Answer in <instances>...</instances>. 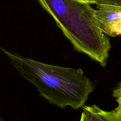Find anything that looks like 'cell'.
Wrapping results in <instances>:
<instances>
[{
  "label": "cell",
  "mask_w": 121,
  "mask_h": 121,
  "mask_svg": "<svg viewBox=\"0 0 121 121\" xmlns=\"http://www.w3.org/2000/svg\"><path fill=\"white\" fill-rule=\"evenodd\" d=\"M113 96L116 99L117 102L121 101V82L118 85V87L113 91Z\"/></svg>",
  "instance_id": "7"
},
{
  "label": "cell",
  "mask_w": 121,
  "mask_h": 121,
  "mask_svg": "<svg viewBox=\"0 0 121 121\" xmlns=\"http://www.w3.org/2000/svg\"><path fill=\"white\" fill-rule=\"evenodd\" d=\"M80 121H82V120H81V119H80Z\"/></svg>",
  "instance_id": "10"
},
{
  "label": "cell",
  "mask_w": 121,
  "mask_h": 121,
  "mask_svg": "<svg viewBox=\"0 0 121 121\" xmlns=\"http://www.w3.org/2000/svg\"><path fill=\"white\" fill-rule=\"evenodd\" d=\"M79 1H82V2H86V3H88L89 4H95L96 2L95 0H79Z\"/></svg>",
  "instance_id": "8"
},
{
  "label": "cell",
  "mask_w": 121,
  "mask_h": 121,
  "mask_svg": "<svg viewBox=\"0 0 121 121\" xmlns=\"http://www.w3.org/2000/svg\"><path fill=\"white\" fill-rule=\"evenodd\" d=\"M118 106L112 112L116 121H121V101L118 102Z\"/></svg>",
  "instance_id": "5"
},
{
  "label": "cell",
  "mask_w": 121,
  "mask_h": 121,
  "mask_svg": "<svg viewBox=\"0 0 121 121\" xmlns=\"http://www.w3.org/2000/svg\"><path fill=\"white\" fill-rule=\"evenodd\" d=\"M95 17L100 29L112 37L121 35V5L97 4Z\"/></svg>",
  "instance_id": "3"
},
{
  "label": "cell",
  "mask_w": 121,
  "mask_h": 121,
  "mask_svg": "<svg viewBox=\"0 0 121 121\" xmlns=\"http://www.w3.org/2000/svg\"><path fill=\"white\" fill-rule=\"evenodd\" d=\"M0 121H4V120L2 119H1V118H0Z\"/></svg>",
  "instance_id": "9"
},
{
  "label": "cell",
  "mask_w": 121,
  "mask_h": 121,
  "mask_svg": "<svg viewBox=\"0 0 121 121\" xmlns=\"http://www.w3.org/2000/svg\"><path fill=\"white\" fill-rule=\"evenodd\" d=\"M1 49L20 74L34 85L50 104L78 109L83 107L94 91L93 84L80 69L45 64Z\"/></svg>",
  "instance_id": "1"
},
{
  "label": "cell",
  "mask_w": 121,
  "mask_h": 121,
  "mask_svg": "<svg viewBox=\"0 0 121 121\" xmlns=\"http://www.w3.org/2000/svg\"><path fill=\"white\" fill-rule=\"evenodd\" d=\"M83 108L80 118L82 121H117L112 111H104L96 105Z\"/></svg>",
  "instance_id": "4"
},
{
  "label": "cell",
  "mask_w": 121,
  "mask_h": 121,
  "mask_svg": "<svg viewBox=\"0 0 121 121\" xmlns=\"http://www.w3.org/2000/svg\"><path fill=\"white\" fill-rule=\"evenodd\" d=\"M96 4H113L121 5V0H95Z\"/></svg>",
  "instance_id": "6"
},
{
  "label": "cell",
  "mask_w": 121,
  "mask_h": 121,
  "mask_svg": "<svg viewBox=\"0 0 121 121\" xmlns=\"http://www.w3.org/2000/svg\"><path fill=\"white\" fill-rule=\"evenodd\" d=\"M39 1L77 51L105 66L111 43L109 39L99 28L95 9L91 4L79 0Z\"/></svg>",
  "instance_id": "2"
}]
</instances>
